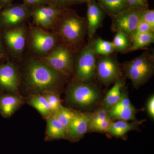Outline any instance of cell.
<instances>
[{
	"instance_id": "9",
	"label": "cell",
	"mask_w": 154,
	"mask_h": 154,
	"mask_svg": "<svg viewBox=\"0 0 154 154\" xmlns=\"http://www.w3.org/2000/svg\"><path fill=\"white\" fill-rule=\"evenodd\" d=\"M142 10L128 8L112 17V30L116 33L122 32L131 40L134 32L140 21Z\"/></svg>"
},
{
	"instance_id": "21",
	"label": "cell",
	"mask_w": 154,
	"mask_h": 154,
	"mask_svg": "<svg viewBox=\"0 0 154 154\" xmlns=\"http://www.w3.org/2000/svg\"><path fill=\"white\" fill-rule=\"evenodd\" d=\"M102 10L111 17L128 8L126 0H98Z\"/></svg>"
},
{
	"instance_id": "11",
	"label": "cell",
	"mask_w": 154,
	"mask_h": 154,
	"mask_svg": "<svg viewBox=\"0 0 154 154\" xmlns=\"http://www.w3.org/2000/svg\"><path fill=\"white\" fill-rule=\"evenodd\" d=\"M5 41L10 51L15 56L22 54L26 45L27 29L19 25L7 30L4 33Z\"/></svg>"
},
{
	"instance_id": "3",
	"label": "cell",
	"mask_w": 154,
	"mask_h": 154,
	"mask_svg": "<svg viewBox=\"0 0 154 154\" xmlns=\"http://www.w3.org/2000/svg\"><path fill=\"white\" fill-rule=\"evenodd\" d=\"M122 67L125 77L131 81L134 88L138 89L153 75L154 54L145 51L132 60L125 62Z\"/></svg>"
},
{
	"instance_id": "8",
	"label": "cell",
	"mask_w": 154,
	"mask_h": 154,
	"mask_svg": "<svg viewBox=\"0 0 154 154\" xmlns=\"http://www.w3.org/2000/svg\"><path fill=\"white\" fill-rule=\"evenodd\" d=\"M96 76L105 86L115 83L122 77L118 61L110 55L101 56L96 60Z\"/></svg>"
},
{
	"instance_id": "17",
	"label": "cell",
	"mask_w": 154,
	"mask_h": 154,
	"mask_svg": "<svg viewBox=\"0 0 154 154\" xmlns=\"http://www.w3.org/2000/svg\"><path fill=\"white\" fill-rule=\"evenodd\" d=\"M145 120L146 119L140 121L137 120L132 122L123 120L113 121L105 134L108 136L120 138L125 140L127 137V134L131 131H140L139 125L145 121Z\"/></svg>"
},
{
	"instance_id": "4",
	"label": "cell",
	"mask_w": 154,
	"mask_h": 154,
	"mask_svg": "<svg viewBox=\"0 0 154 154\" xmlns=\"http://www.w3.org/2000/svg\"><path fill=\"white\" fill-rule=\"evenodd\" d=\"M67 99L70 104L83 109H91L102 100V94L96 85L76 82L69 85Z\"/></svg>"
},
{
	"instance_id": "13",
	"label": "cell",
	"mask_w": 154,
	"mask_h": 154,
	"mask_svg": "<svg viewBox=\"0 0 154 154\" xmlns=\"http://www.w3.org/2000/svg\"><path fill=\"white\" fill-rule=\"evenodd\" d=\"M30 16V11L25 5H15L8 7L0 14V24L6 27H16Z\"/></svg>"
},
{
	"instance_id": "23",
	"label": "cell",
	"mask_w": 154,
	"mask_h": 154,
	"mask_svg": "<svg viewBox=\"0 0 154 154\" xmlns=\"http://www.w3.org/2000/svg\"><path fill=\"white\" fill-rule=\"evenodd\" d=\"M128 51H134L142 49L153 43L154 33H146L138 34L133 37Z\"/></svg>"
},
{
	"instance_id": "25",
	"label": "cell",
	"mask_w": 154,
	"mask_h": 154,
	"mask_svg": "<svg viewBox=\"0 0 154 154\" xmlns=\"http://www.w3.org/2000/svg\"><path fill=\"white\" fill-rule=\"evenodd\" d=\"M94 48L96 55L107 56L115 51L112 42L99 38L94 40Z\"/></svg>"
},
{
	"instance_id": "2",
	"label": "cell",
	"mask_w": 154,
	"mask_h": 154,
	"mask_svg": "<svg viewBox=\"0 0 154 154\" xmlns=\"http://www.w3.org/2000/svg\"><path fill=\"white\" fill-rule=\"evenodd\" d=\"M58 36L65 45H74L79 43L87 33V22L85 18L73 12L64 11L56 26Z\"/></svg>"
},
{
	"instance_id": "33",
	"label": "cell",
	"mask_w": 154,
	"mask_h": 154,
	"mask_svg": "<svg viewBox=\"0 0 154 154\" xmlns=\"http://www.w3.org/2000/svg\"><path fill=\"white\" fill-rule=\"evenodd\" d=\"M58 6L60 7H64L79 2L78 0H55Z\"/></svg>"
},
{
	"instance_id": "10",
	"label": "cell",
	"mask_w": 154,
	"mask_h": 154,
	"mask_svg": "<svg viewBox=\"0 0 154 154\" xmlns=\"http://www.w3.org/2000/svg\"><path fill=\"white\" fill-rule=\"evenodd\" d=\"M64 11L59 6L46 5L33 8L30 11V16L37 27L43 29H53Z\"/></svg>"
},
{
	"instance_id": "20",
	"label": "cell",
	"mask_w": 154,
	"mask_h": 154,
	"mask_svg": "<svg viewBox=\"0 0 154 154\" xmlns=\"http://www.w3.org/2000/svg\"><path fill=\"white\" fill-rule=\"evenodd\" d=\"M46 119L47 125L45 140L66 139V130L55 117L51 115Z\"/></svg>"
},
{
	"instance_id": "26",
	"label": "cell",
	"mask_w": 154,
	"mask_h": 154,
	"mask_svg": "<svg viewBox=\"0 0 154 154\" xmlns=\"http://www.w3.org/2000/svg\"><path fill=\"white\" fill-rule=\"evenodd\" d=\"M129 40L124 33L121 32H117L112 42L115 51L122 52L127 51L130 46Z\"/></svg>"
},
{
	"instance_id": "19",
	"label": "cell",
	"mask_w": 154,
	"mask_h": 154,
	"mask_svg": "<svg viewBox=\"0 0 154 154\" xmlns=\"http://www.w3.org/2000/svg\"><path fill=\"white\" fill-rule=\"evenodd\" d=\"M125 84V78L122 77L114 83V85L107 92L101 103V106L106 111L110 110L118 102L121 96L122 90Z\"/></svg>"
},
{
	"instance_id": "30",
	"label": "cell",
	"mask_w": 154,
	"mask_h": 154,
	"mask_svg": "<svg viewBox=\"0 0 154 154\" xmlns=\"http://www.w3.org/2000/svg\"><path fill=\"white\" fill-rule=\"evenodd\" d=\"M140 19L148 24L154 29V11L148 9H143L141 14Z\"/></svg>"
},
{
	"instance_id": "31",
	"label": "cell",
	"mask_w": 154,
	"mask_h": 154,
	"mask_svg": "<svg viewBox=\"0 0 154 154\" xmlns=\"http://www.w3.org/2000/svg\"><path fill=\"white\" fill-rule=\"evenodd\" d=\"M127 5L128 8L148 9V0H126Z\"/></svg>"
},
{
	"instance_id": "34",
	"label": "cell",
	"mask_w": 154,
	"mask_h": 154,
	"mask_svg": "<svg viewBox=\"0 0 154 154\" xmlns=\"http://www.w3.org/2000/svg\"><path fill=\"white\" fill-rule=\"evenodd\" d=\"M5 55V50L3 47L2 40L0 37V60L4 58Z\"/></svg>"
},
{
	"instance_id": "36",
	"label": "cell",
	"mask_w": 154,
	"mask_h": 154,
	"mask_svg": "<svg viewBox=\"0 0 154 154\" xmlns=\"http://www.w3.org/2000/svg\"><path fill=\"white\" fill-rule=\"evenodd\" d=\"M79 2H87L91 1V0H78Z\"/></svg>"
},
{
	"instance_id": "6",
	"label": "cell",
	"mask_w": 154,
	"mask_h": 154,
	"mask_svg": "<svg viewBox=\"0 0 154 154\" xmlns=\"http://www.w3.org/2000/svg\"><path fill=\"white\" fill-rule=\"evenodd\" d=\"M38 58L50 67L65 76L70 75L73 71V56L66 45H57L47 55Z\"/></svg>"
},
{
	"instance_id": "18",
	"label": "cell",
	"mask_w": 154,
	"mask_h": 154,
	"mask_svg": "<svg viewBox=\"0 0 154 154\" xmlns=\"http://www.w3.org/2000/svg\"><path fill=\"white\" fill-rule=\"evenodd\" d=\"M20 96L15 94L0 95V113L4 117L11 116L23 104Z\"/></svg>"
},
{
	"instance_id": "1",
	"label": "cell",
	"mask_w": 154,
	"mask_h": 154,
	"mask_svg": "<svg viewBox=\"0 0 154 154\" xmlns=\"http://www.w3.org/2000/svg\"><path fill=\"white\" fill-rule=\"evenodd\" d=\"M25 82L31 91L36 93L54 92L57 94L65 76L45 64L39 58H32L26 64Z\"/></svg>"
},
{
	"instance_id": "15",
	"label": "cell",
	"mask_w": 154,
	"mask_h": 154,
	"mask_svg": "<svg viewBox=\"0 0 154 154\" xmlns=\"http://www.w3.org/2000/svg\"><path fill=\"white\" fill-rule=\"evenodd\" d=\"M87 33L89 38H92L96 30L102 25L104 18V11L95 0L88 3Z\"/></svg>"
},
{
	"instance_id": "16",
	"label": "cell",
	"mask_w": 154,
	"mask_h": 154,
	"mask_svg": "<svg viewBox=\"0 0 154 154\" xmlns=\"http://www.w3.org/2000/svg\"><path fill=\"white\" fill-rule=\"evenodd\" d=\"M138 111L133 105L126 102H118L114 107L107 111V114L112 120L137 121L136 114Z\"/></svg>"
},
{
	"instance_id": "22",
	"label": "cell",
	"mask_w": 154,
	"mask_h": 154,
	"mask_svg": "<svg viewBox=\"0 0 154 154\" xmlns=\"http://www.w3.org/2000/svg\"><path fill=\"white\" fill-rule=\"evenodd\" d=\"M28 103L45 119H47L52 114V111L43 95L37 94L33 95L29 99Z\"/></svg>"
},
{
	"instance_id": "14",
	"label": "cell",
	"mask_w": 154,
	"mask_h": 154,
	"mask_svg": "<svg viewBox=\"0 0 154 154\" xmlns=\"http://www.w3.org/2000/svg\"><path fill=\"white\" fill-rule=\"evenodd\" d=\"M20 84V76L16 66L8 62L0 64V90L11 93L18 91Z\"/></svg>"
},
{
	"instance_id": "32",
	"label": "cell",
	"mask_w": 154,
	"mask_h": 154,
	"mask_svg": "<svg viewBox=\"0 0 154 154\" xmlns=\"http://www.w3.org/2000/svg\"><path fill=\"white\" fill-rule=\"evenodd\" d=\"M147 112L150 117L153 120L154 119V96L152 94L148 99L146 105Z\"/></svg>"
},
{
	"instance_id": "5",
	"label": "cell",
	"mask_w": 154,
	"mask_h": 154,
	"mask_svg": "<svg viewBox=\"0 0 154 154\" xmlns=\"http://www.w3.org/2000/svg\"><path fill=\"white\" fill-rule=\"evenodd\" d=\"M94 40L91 39L77 57L75 64L76 82H90L96 76L97 55L94 51Z\"/></svg>"
},
{
	"instance_id": "12",
	"label": "cell",
	"mask_w": 154,
	"mask_h": 154,
	"mask_svg": "<svg viewBox=\"0 0 154 154\" xmlns=\"http://www.w3.org/2000/svg\"><path fill=\"white\" fill-rule=\"evenodd\" d=\"M91 113L76 111L67 130L66 139L71 142L79 141L88 132Z\"/></svg>"
},
{
	"instance_id": "27",
	"label": "cell",
	"mask_w": 154,
	"mask_h": 154,
	"mask_svg": "<svg viewBox=\"0 0 154 154\" xmlns=\"http://www.w3.org/2000/svg\"><path fill=\"white\" fill-rule=\"evenodd\" d=\"M42 95L47 100L53 113H55L62 107L61 101L58 94L54 92H45Z\"/></svg>"
},
{
	"instance_id": "35",
	"label": "cell",
	"mask_w": 154,
	"mask_h": 154,
	"mask_svg": "<svg viewBox=\"0 0 154 154\" xmlns=\"http://www.w3.org/2000/svg\"><path fill=\"white\" fill-rule=\"evenodd\" d=\"M11 1H12V0H1V2L3 5L8 4V3H10Z\"/></svg>"
},
{
	"instance_id": "7",
	"label": "cell",
	"mask_w": 154,
	"mask_h": 154,
	"mask_svg": "<svg viewBox=\"0 0 154 154\" xmlns=\"http://www.w3.org/2000/svg\"><path fill=\"white\" fill-rule=\"evenodd\" d=\"M29 33L30 48L38 57L47 55L57 46L56 35L42 28L31 26Z\"/></svg>"
},
{
	"instance_id": "24",
	"label": "cell",
	"mask_w": 154,
	"mask_h": 154,
	"mask_svg": "<svg viewBox=\"0 0 154 154\" xmlns=\"http://www.w3.org/2000/svg\"><path fill=\"white\" fill-rule=\"evenodd\" d=\"M76 111L73 110L70 108L62 106L59 110L52 113V115L55 117L67 130L72 120Z\"/></svg>"
},
{
	"instance_id": "28",
	"label": "cell",
	"mask_w": 154,
	"mask_h": 154,
	"mask_svg": "<svg viewBox=\"0 0 154 154\" xmlns=\"http://www.w3.org/2000/svg\"><path fill=\"white\" fill-rule=\"evenodd\" d=\"M23 2L24 5L27 8L28 7H32L33 8L46 5H52L58 6L55 0H23Z\"/></svg>"
},
{
	"instance_id": "29",
	"label": "cell",
	"mask_w": 154,
	"mask_h": 154,
	"mask_svg": "<svg viewBox=\"0 0 154 154\" xmlns=\"http://www.w3.org/2000/svg\"><path fill=\"white\" fill-rule=\"evenodd\" d=\"M154 29H153L148 24L140 19L134 32L131 39L133 37L138 34L146 33H154Z\"/></svg>"
}]
</instances>
